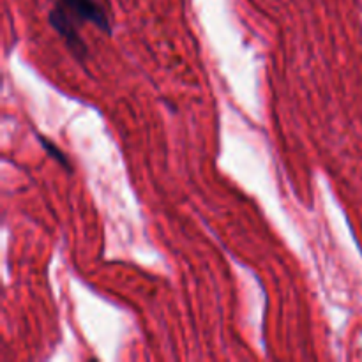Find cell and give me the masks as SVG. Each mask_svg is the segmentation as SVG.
I'll list each match as a JSON object with an SVG mask.
<instances>
[{"instance_id":"obj_2","label":"cell","mask_w":362,"mask_h":362,"mask_svg":"<svg viewBox=\"0 0 362 362\" xmlns=\"http://www.w3.org/2000/svg\"><path fill=\"white\" fill-rule=\"evenodd\" d=\"M39 141H41L42 147L46 148V152H48V154L52 156L53 159H57V161H59L60 165L66 166V168H67V159H66V156H64L62 152H60V148L57 147V145H53L52 141H48L45 136H41V134H39Z\"/></svg>"},{"instance_id":"obj_1","label":"cell","mask_w":362,"mask_h":362,"mask_svg":"<svg viewBox=\"0 0 362 362\" xmlns=\"http://www.w3.org/2000/svg\"><path fill=\"white\" fill-rule=\"evenodd\" d=\"M49 23L80 62L87 57V45L80 35V28L85 23H92L106 34L112 32L110 16L99 0H55L49 13Z\"/></svg>"}]
</instances>
